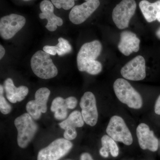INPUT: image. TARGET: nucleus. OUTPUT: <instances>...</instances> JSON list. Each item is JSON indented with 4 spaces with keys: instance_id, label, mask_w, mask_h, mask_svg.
<instances>
[{
    "instance_id": "nucleus-1",
    "label": "nucleus",
    "mask_w": 160,
    "mask_h": 160,
    "mask_svg": "<svg viewBox=\"0 0 160 160\" xmlns=\"http://www.w3.org/2000/svg\"><path fill=\"white\" fill-rule=\"evenodd\" d=\"M102 50V44L98 40L83 45L78 52L77 58L78 70L81 72H86L93 75L101 72L102 66L96 59L99 56Z\"/></svg>"
},
{
    "instance_id": "nucleus-2",
    "label": "nucleus",
    "mask_w": 160,
    "mask_h": 160,
    "mask_svg": "<svg viewBox=\"0 0 160 160\" xmlns=\"http://www.w3.org/2000/svg\"><path fill=\"white\" fill-rule=\"evenodd\" d=\"M113 89L120 102L132 109L142 108L143 102L141 95L128 81L122 78L118 79L113 84Z\"/></svg>"
},
{
    "instance_id": "nucleus-3",
    "label": "nucleus",
    "mask_w": 160,
    "mask_h": 160,
    "mask_svg": "<svg viewBox=\"0 0 160 160\" xmlns=\"http://www.w3.org/2000/svg\"><path fill=\"white\" fill-rule=\"evenodd\" d=\"M30 65L33 73L40 78L49 79L58 74V69L50 54L44 51L36 52L31 58Z\"/></svg>"
},
{
    "instance_id": "nucleus-4",
    "label": "nucleus",
    "mask_w": 160,
    "mask_h": 160,
    "mask_svg": "<svg viewBox=\"0 0 160 160\" xmlns=\"http://www.w3.org/2000/svg\"><path fill=\"white\" fill-rule=\"evenodd\" d=\"M28 113L15 119L14 125L18 132L17 141L21 148H26L33 139L38 131V126Z\"/></svg>"
},
{
    "instance_id": "nucleus-5",
    "label": "nucleus",
    "mask_w": 160,
    "mask_h": 160,
    "mask_svg": "<svg viewBox=\"0 0 160 160\" xmlns=\"http://www.w3.org/2000/svg\"><path fill=\"white\" fill-rule=\"evenodd\" d=\"M73 145L69 140L58 138L40 150L37 160H59L66 155L72 148Z\"/></svg>"
},
{
    "instance_id": "nucleus-6",
    "label": "nucleus",
    "mask_w": 160,
    "mask_h": 160,
    "mask_svg": "<svg viewBox=\"0 0 160 160\" xmlns=\"http://www.w3.org/2000/svg\"><path fill=\"white\" fill-rule=\"evenodd\" d=\"M137 4L135 0H122L113 9L112 18L118 29H126L134 15Z\"/></svg>"
},
{
    "instance_id": "nucleus-7",
    "label": "nucleus",
    "mask_w": 160,
    "mask_h": 160,
    "mask_svg": "<svg viewBox=\"0 0 160 160\" xmlns=\"http://www.w3.org/2000/svg\"><path fill=\"white\" fill-rule=\"evenodd\" d=\"M107 134L116 142L130 146L133 142L132 135L122 118L114 116L111 118L106 130Z\"/></svg>"
},
{
    "instance_id": "nucleus-8",
    "label": "nucleus",
    "mask_w": 160,
    "mask_h": 160,
    "mask_svg": "<svg viewBox=\"0 0 160 160\" xmlns=\"http://www.w3.org/2000/svg\"><path fill=\"white\" fill-rule=\"evenodd\" d=\"M26 18L14 13L3 17L0 20V35L5 40L13 37L25 26Z\"/></svg>"
},
{
    "instance_id": "nucleus-9",
    "label": "nucleus",
    "mask_w": 160,
    "mask_h": 160,
    "mask_svg": "<svg viewBox=\"0 0 160 160\" xmlns=\"http://www.w3.org/2000/svg\"><path fill=\"white\" fill-rule=\"evenodd\" d=\"M121 73L126 79L141 81L146 77V62L142 56H138L126 63L121 70Z\"/></svg>"
},
{
    "instance_id": "nucleus-10",
    "label": "nucleus",
    "mask_w": 160,
    "mask_h": 160,
    "mask_svg": "<svg viewBox=\"0 0 160 160\" xmlns=\"http://www.w3.org/2000/svg\"><path fill=\"white\" fill-rule=\"evenodd\" d=\"M80 106L84 122L89 126H95L98 114L94 95L90 92H85L81 98Z\"/></svg>"
},
{
    "instance_id": "nucleus-11",
    "label": "nucleus",
    "mask_w": 160,
    "mask_h": 160,
    "mask_svg": "<svg viewBox=\"0 0 160 160\" xmlns=\"http://www.w3.org/2000/svg\"><path fill=\"white\" fill-rule=\"evenodd\" d=\"M100 4L99 0H90L74 6L69 12V20L76 25L82 24L98 8Z\"/></svg>"
},
{
    "instance_id": "nucleus-12",
    "label": "nucleus",
    "mask_w": 160,
    "mask_h": 160,
    "mask_svg": "<svg viewBox=\"0 0 160 160\" xmlns=\"http://www.w3.org/2000/svg\"><path fill=\"white\" fill-rule=\"evenodd\" d=\"M137 135L140 147L142 149H149L155 152L158 148L159 142L154 132L150 130L148 125L141 123L137 128Z\"/></svg>"
},
{
    "instance_id": "nucleus-13",
    "label": "nucleus",
    "mask_w": 160,
    "mask_h": 160,
    "mask_svg": "<svg viewBox=\"0 0 160 160\" xmlns=\"http://www.w3.org/2000/svg\"><path fill=\"white\" fill-rule=\"evenodd\" d=\"M40 8L42 13H40L39 18L41 19L47 20L46 27L48 30L54 31L57 29L58 26H62L63 20L54 14V6L50 1L43 0L40 3Z\"/></svg>"
},
{
    "instance_id": "nucleus-14",
    "label": "nucleus",
    "mask_w": 160,
    "mask_h": 160,
    "mask_svg": "<svg viewBox=\"0 0 160 160\" xmlns=\"http://www.w3.org/2000/svg\"><path fill=\"white\" fill-rule=\"evenodd\" d=\"M140 40L136 34L131 31H123L120 35L118 48L124 55L128 56L132 52H138L140 49Z\"/></svg>"
},
{
    "instance_id": "nucleus-15",
    "label": "nucleus",
    "mask_w": 160,
    "mask_h": 160,
    "mask_svg": "<svg viewBox=\"0 0 160 160\" xmlns=\"http://www.w3.org/2000/svg\"><path fill=\"white\" fill-rule=\"evenodd\" d=\"M4 88L7 99L12 103L23 101L29 92V89L26 86L16 87L13 81L10 78H8L5 81Z\"/></svg>"
},
{
    "instance_id": "nucleus-16",
    "label": "nucleus",
    "mask_w": 160,
    "mask_h": 160,
    "mask_svg": "<svg viewBox=\"0 0 160 160\" xmlns=\"http://www.w3.org/2000/svg\"><path fill=\"white\" fill-rule=\"evenodd\" d=\"M139 6L147 22H152L157 19V15L160 12V0L153 3L147 0H142L140 2Z\"/></svg>"
},
{
    "instance_id": "nucleus-17",
    "label": "nucleus",
    "mask_w": 160,
    "mask_h": 160,
    "mask_svg": "<svg viewBox=\"0 0 160 160\" xmlns=\"http://www.w3.org/2000/svg\"><path fill=\"white\" fill-rule=\"evenodd\" d=\"M58 43L56 46H46L43 47V51L52 55L58 54L59 56L65 55L70 53L72 50L71 45L67 40L62 38H59Z\"/></svg>"
},
{
    "instance_id": "nucleus-18",
    "label": "nucleus",
    "mask_w": 160,
    "mask_h": 160,
    "mask_svg": "<svg viewBox=\"0 0 160 160\" xmlns=\"http://www.w3.org/2000/svg\"><path fill=\"white\" fill-rule=\"evenodd\" d=\"M84 122L82 112L75 110L71 112L66 120L59 123V126L62 129L65 130L69 127L76 128L82 127L84 125Z\"/></svg>"
},
{
    "instance_id": "nucleus-19",
    "label": "nucleus",
    "mask_w": 160,
    "mask_h": 160,
    "mask_svg": "<svg viewBox=\"0 0 160 160\" xmlns=\"http://www.w3.org/2000/svg\"><path fill=\"white\" fill-rule=\"evenodd\" d=\"M50 94V90L46 87L40 88L35 94V103L42 113H46L47 111V103Z\"/></svg>"
},
{
    "instance_id": "nucleus-20",
    "label": "nucleus",
    "mask_w": 160,
    "mask_h": 160,
    "mask_svg": "<svg viewBox=\"0 0 160 160\" xmlns=\"http://www.w3.org/2000/svg\"><path fill=\"white\" fill-rule=\"evenodd\" d=\"M102 147L106 148L113 157H117L119 154V148L114 140L109 136H103L101 139Z\"/></svg>"
},
{
    "instance_id": "nucleus-21",
    "label": "nucleus",
    "mask_w": 160,
    "mask_h": 160,
    "mask_svg": "<svg viewBox=\"0 0 160 160\" xmlns=\"http://www.w3.org/2000/svg\"><path fill=\"white\" fill-rule=\"evenodd\" d=\"M26 109L27 113L34 120L39 119L42 116V111L35 103L34 100H31L27 103Z\"/></svg>"
},
{
    "instance_id": "nucleus-22",
    "label": "nucleus",
    "mask_w": 160,
    "mask_h": 160,
    "mask_svg": "<svg viewBox=\"0 0 160 160\" xmlns=\"http://www.w3.org/2000/svg\"><path fill=\"white\" fill-rule=\"evenodd\" d=\"M75 1L77 0H51V2L57 9L69 10L74 7Z\"/></svg>"
},
{
    "instance_id": "nucleus-23",
    "label": "nucleus",
    "mask_w": 160,
    "mask_h": 160,
    "mask_svg": "<svg viewBox=\"0 0 160 160\" xmlns=\"http://www.w3.org/2000/svg\"><path fill=\"white\" fill-rule=\"evenodd\" d=\"M12 106L6 101V98L3 95L0 96V110L1 112L4 114H8L11 111Z\"/></svg>"
},
{
    "instance_id": "nucleus-24",
    "label": "nucleus",
    "mask_w": 160,
    "mask_h": 160,
    "mask_svg": "<svg viewBox=\"0 0 160 160\" xmlns=\"http://www.w3.org/2000/svg\"><path fill=\"white\" fill-rule=\"evenodd\" d=\"M68 108L66 107V103L64 106L59 108L54 112V116L55 118L58 120H62L65 119L67 117L68 114Z\"/></svg>"
},
{
    "instance_id": "nucleus-25",
    "label": "nucleus",
    "mask_w": 160,
    "mask_h": 160,
    "mask_svg": "<svg viewBox=\"0 0 160 160\" xmlns=\"http://www.w3.org/2000/svg\"><path fill=\"white\" fill-rule=\"evenodd\" d=\"M65 104V99L62 98L57 97L54 99L52 103L51 111L55 112L59 108H61Z\"/></svg>"
},
{
    "instance_id": "nucleus-26",
    "label": "nucleus",
    "mask_w": 160,
    "mask_h": 160,
    "mask_svg": "<svg viewBox=\"0 0 160 160\" xmlns=\"http://www.w3.org/2000/svg\"><path fill=\"white\" fill-rule=\"evenodd\" d=\"M65 130L64 137L66 139L69 141L74 140L77 136V132L76 128L69 127L65 129Z\"/></svg>"
},
{
    "instance_id": "nucleus-27",
    "label": "nucleus",
    "mask_w": 160,
    "mask_h": 160,
    "mask_svg": "<svg viewBox=\"0 0 160 160\" xmlns=\"http://www.w3.org/2000/svg\"><path fill=\"white\" fill-rule=\"evenodd\" d=\"M65 103L68 109H73L77 105V99L74 97H69L65 99Z\"/></svg>"
},
{
    "instance_id": "nucleus-28",
    "label": "nucleus",
    "mask_w": 160,
    "mask_h": 160,
    "mask_svg": "<svg viewBox=\"0 0 160 160\" xmlns=\"http://www.w3.org/2000/svg\"><path fill=\"white\" fill-rule=\"evenodd\" d=\"M155 112L158 115H160V95L159 96L155 105Z\"/></svg>"
},
{
    "instance_id": "nucleus-29",
    "label": "nucleus",
    "mask_w": 160,
    "mask_h": 160,
    "mask_svg": "<svg viewBox=\"0 0 160 160\" xmlns=\"http://www.w3.org/2000/svg\"><path fill=\"white\" fill-rule=\"evenodd\" d=\"M100 154L103 158H107L109 157V152L106 148L102 147L100 149Z\"/></svg>"
},
{
    "instance_id": "nucleus-30",
    "label": "nucleus",
    "mask_w": 160,
    "mask_h": 160,
    "mask_svg": "<svg viewBox=\"0 0 160 160\" xmlns=\"http://www.w3.org/2000/svg\"><path fill=\"white\" fill-rule=\"evenodd\" d=\"M80 160H93L89 153L84 152L81 155Z\"/></svg>"
},
{
    "instance_id": "nucleus-31",
    "label": "nucleus",
    "mask_w": 160,
    "mask_h": 160,
    "mask_svg": "<svg viewBox=\"0 0 160 160\" xmlns=\"http://www.w3.org/2000/svg\"><path fill=\"white\" fill-rule=\"evenodd\" d=\"M5 52H6L5 49H4L3 46L1 45V46H0V59H2L4 56L5 55Z\"/></svg>"
},
{
    "instance_id": "nucleus-32",
    "label": "nucleus",
    "mask_w": 160,
    "mask_h": 160,
    "mask_svg": "<svg viewBox=\"0 0 160 160\" xmlns=\"http://www.w3.org/2000/svg\"><path fill=\"white\" fill-rule=\"evenodd\" d=\"M156 35L157 37L160 39V27L158 29L157 31H156Z\"/></svg>"
},
{
    "instance_id": "nucleus-33",
    "label": "nucleus",
    "mask_w": 160,
    "mask_h": 160,
    "mask_svg": "<svg viewBox=\"0 0 160 160\" xmlns=\"http://www.w3.org/2000/svg\"><path fill=\"white\" fill-rule=\"evenodd\" d=\"M3 87L2 86V85H1L0 86V94L1 95L3 94Z\"/></svg>"
},
{
    "instance_id": "nucleus-34",
    "label": "nucleus",
    "mask_w": 160,
    "mask_h": 160,
    "mask_svg": "<svg viewBox=\"0 0 160 160\" xmlns=\"http://www.w3.org/2000/svg\"><path fill=\"white\" fill-rule=\"evenodd\" d=\"M157 20L160 22V12L157 15Z\"/></svg>"
},
{
    "instance_id": "nucleus-35",
    "label": "nucleus",
    "mask_w": 160,
    "mask_h": 160,
    "mask_svg": "<svg viewBox=\"0 0 160 160\" xmlns=\"http://www.w3.org/2000/svg\"><path fill=\"white\" fill-rule=\"evenodd\" d=\"M85 1H86V2H87V1H90V0H85Z\"/></svg>"
},
{
    "instance_id": "nucleus-36",
    "label": "nucleus",
    "mask_w": 160,
    "mask_h": 160,
    "mask_svg": "<svg viewBox=\"0 0 160 160\" xmlns=\"http://www.w3.org/2000/svg\"></svg>"
}]
</instances>
